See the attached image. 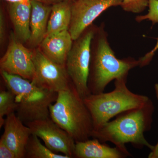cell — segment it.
<instances>
[{
    "instance_id": "cell-10",
    "label": "cell",
    "mask_w": 158,
    "mask_h": 158,
    "mask_svg": "<svg viewBox=\"0 0 158 158\" xmlns=\"http://www.w3.org/2000/svg\"><path fill=\"white\" fill-rule=\"evenodd\" d=\"M1 71L19 76L32 81L34 73L33 52L23 46L14 33H11L6 53L0 61Z\"/></svg>"
},
{
    "instance_id": "cell-21",
    "label": "cell",
    "mask_w": 158,
    "mask_h": 158,
    "mask_svg": "<svg viewBox=\"0 0 158 158\" xmlns=\"http://www.w3.org/2000/svg\"><path fill=\"white\" fill-rule=\"evenodd\" d=\"M0 158H17L2 137L0 139Z\"/></svg>"
},
{
    "instance_id": "cell-16",
    "label": "cell",
    "mask_w": 158,
    "mask_h": 158,
    "mask_svg": "<svg viewBox=\"0 0 158 158\" xmlns=\"http://www.w3.org/2000/svg\"><path fill=\"white\" fill-rule=\"evenodd\" d=\"M72 2H62L52 6L45 37L69 30L71 21Z\"/></svg>"
},
{
    "instance_id": "cell-23",
    "label": "cell",
    "mask_w": 158,
    "mask_h": 158,
    "mask_svg": "<svg viewBox=\"0 0 158 158\" xmlns=\"http://www.w3.org/2000/svg\"><path fill=\"white\" fill-rule=\"evenodd\" d=\"M6 35V23L5 15L2 10L0 11V43L2 44Z\"/></svg>"
},
{
    "instance_id": "cell-25",
    "label": "cell",
    "mask_w": 158,
    "mask_h": 158,
    "mask_svg": "<svg viewBox=\"0 0 158 158\" xmlns=\"http://www.w3.org/2000/svg\"><path fill=\"white\" fill-rule=\"evenodd\" d=\"M33 1L40 2L46 4V5H49V6H51H51H52V5H54V4L62 2H73L74 0H33Z\"/></svg>"
},
{
    "instance_id": "cell-4",
    "label": "cell",
    "mask_w": 158,
    "mask_h": 158,
    "mask_svg": "<svg viewBox=\"0 0 158 158\" xmlns=\"http://www.w3.org/2000/svg\"><path fill=\"white\" fill-rule=\"evenodd\" d=\"M1 73L6 88L15 95V114L24 123L50 117V106L56 102L58 93L39 88L19 76Z\"/></svg>"
},
{
    "instance_id": "cell-22",
    "label": "cell",
    "mask_w": 158,
    "mask_h": 158,
    "mask_svg": "<svg viewBox=\"0 0 158 158\" xmlns=\"http://www.w3.org/2000/svg\"><path fill=\"white\" fill-rule=\"evenodd\" d=\"M158 50V37L157 42L154 48L150 52L145 54L143 57H141L138 59L139 62V66L141 67L146 66L149 64L152 60L155 53Z\"/></svg>"
},
{
    "instance_id": "cell-6",
    "label": "cell",
    "mask_w": 158,
    "mask_h": 158,
    "mask_svg": "<svg viewBox=\"0 0 158 158\" xmlns=\"http://www.w3.org/2000/svg\"><path fill=\"white\" fill-rule=\"evenodd\" d=\"M98 28L91 25L74 40L65 62V68L71 81L83 99L90 94L88 84L91 43Z\"/></svg>"
},
{
    "instance_id": "cell-5",
    "label": "cell",
    "mask_w": 158,
    "mask_h": 158,
    "mask_svg": "<svg viewBox=\"0 0 158 158\" xmlns=\"http://www.w3.org/2000/svg\"><path fill=\"white\" fill-rule=\"evenodd\" d=\"M127 78L115 80V88L111 92L90 94L83 99L91 114L94 131L120 113L141 106L149 100L147 96L131 91L127 86Z\"/></svg>"
},
{
    "instance_id": "cell-11",
    "label": "cell",
    "mask_w": 158,
    "mask_h": 158,
    "mask_svg": "<svg viewBox=\"0 0 158 158\" xmlns=\"http://www.w3.org/2000/svg\"><path fill=\"white\" fill-rule=\"evenodd\" d=\"M2 136L4 141L14 152L17 158H24L26 145L32 133L30 128L15 113L6 116Z\"/></svg>"
},
{
    "instance_id": "cell-20",
    "label": "cell",
    "mask_w": 158,
    "mask_h": 158,
    "mask_svg": "<svg viewBox=\"0 0 158 158\" xmlns=\"http://www.w3.org/2000/svg\"><path fill=\"white\" fill-rule=\"evenodd\" d=\"M148 8L147 14L136 16L137 22L148 20L151 22L153 25L158 23V0H149Z\"/></svg>"
},
{
    "instance_id": "cell-17",
    "label": "cell",
    "mask_w": 158,
    "mask_h": 158,
    "mask_svg": "<svg viewBox=\"0 0 158 158\" xmlns=\"http://www.w3.org/2000/svg\"><path fill=\"white\" fill-rule=\"evenodd\" d=\"M25 158H70L65 155L53 152L41 143L38 137L32 134L26 146Z\"/></svg>"
},
{
    "instance_id": "cell-12",
    "label": "cell",
    "mask_w": 158,
    "mask_h": 158,
    "mask_svg": "<svg viewBox=\"0 0 158 158\" xmlns=\"http://www.w3.org/2000/svg\"><path fill=\"white\" fill-rule=\"evenodd\" d=\"M73 41L69 30L46 37L40 44L43 53L53 62L65 66Z\"/></svg>"
},
{
    "instance_id": "cell-18",
    "label": "cell",
    "mask_w": 158,
    "mask_h": 158,
    "mask_svg": "<svg viewBox=\"0 0 158 158\" xmlns=\"http://www.w3.org/2000/svg\"><path fill=\"white\" fill-rule=\"evenodd\" d=\"M17 104L15 95L10 90H1L0 92V128L4 126L5 117L15 113Z\"/></svg>"
},
{
    "instance_id": "cell-14",
    "label": "cell",
    "mask_w": 158,
    "mask_h": 158,
    "mask_svg": "<svg viewBox=\"0 0 158 158\" xmlns=\"http://www.w3.org/2000/svg\"><path fill=\"white\" fill-rule=\"evenodd\" d=\"M31 14L29 40L32 47L39 46L45 37L52 6L31 0Z\"/></svg>"
},
{
    "instance_id": "cell-1",
    "label": "cell",
    "mask_w": 158,
    "mask_h": 158,
    "mask_svg": "<svg viewBox=\"0 0 158 158\" xmlns=\"http://www.w3.org/2000/svg\"><path fill=\"white\" fill-rule=\"evenodd\" d=\"M154 110L153 103L149 99L141 106L122 112L114 120L93 131L91 138L103 143L111 142L127 153L131 154L125 146L127 143L138 149L147 147L152 150L154 146L147 141L144 134L151 129Z\"/></svg>"
},
{
    "instance_id": "cell-13",
    "label": "cell",
    "mask_w": 158,
    "mask_h": 158,
    "mask_svg": "<svg viewBox=\"0 0 158 158\" xmlns=\"http://www.w3.org/2000/svg\"><path fill=\"white\" fill-rule=\"evenodd\" d=\"M131 156L116 146L111 147L95 138L76 142L74 158H125Z\"/></svg>"
},
{
    "instance_id": "cell-19",
    "label": "cell",
    "mask_w": 158,
    "mask_h": 158,
    "mask_svg": "<svg viewBox=\"0 0 158 158\" xmlns=\"http://www.w3.org/2000/svg\"><path fill=\"white\" fill-rule=\"evenodd\" d=\"M149 0H123L120 7L125 11L139 14L148 7Z\"/></svg>"
},
{
    "instance_id": "cell-26",
    "label": "cell",
    "mask_w": 158,
    "mask_h": 158,
    "mask_svg": "<svg viewBox=\"0 0 158 158\" xmlns=\"http://www.w3.org/2000/svg\"><path fill=\"white\" fill-rule=\"evenodd\" d=\"M4 1H7V2H9V3H13L27 2V1H31V0H4Z\"/></svg>"
},
{
    "instance_id": "cell-9",
    "label": "cell",
    "mask_w": 158,
    "mask_h": 158,
    "mask_svg": "<svg viewBox=\"0 0 158 158\" xmlns=\"http://www.w3.org/2000/svg\"><path fill=\"white\" fill-rule=\"evenodd\" d=\"M123 0H74L71 3L72 17L69 31L73 40L107 9L120 6Z\"/></svg>"
},
{
    "instance_id": "cell-7",
    "label": "cell",
    "mask_w": 158,
    "mask_h": 158,
    "mask_svg": "<svg viewBox=\"0 0 158 158\" xmlns=\"http://www.w3.org/2000/svg\"><path fill=\"white\" fill-rule=\"evenodd\" d=\"M33 60L34 73L31 81L37 87L58 93L73 85L65 66L52 61L39 48L33 51Z\"/></svg>"
},
{
    "instance_id": "cell-24",
    "label": "cell",
    "mask_w": 158,
    "mask_h": 158,
    "mask_svg": "<svg viewBox=\"0 0 158 158\" xmlns=\"http://www.w3.org/2000/svg\"><path fill=\"white\" fill-rule=\"evenodd\" d=\"M154 89L156 97L158 101V83H156L155 85ZM148 158H158V141L156 144L154 145L153 149L151 151L149 154L148 155Z\"/></svg>"
},
{
    "instance_id": "cell-3",
    "label": "cell",
    "mask_w": 158,
    "mask_h": 158,
    "mask_svg": "<svg viewBox=\"0 0 158 158\" xmlns=\"http://www.w3.org/2000/svg\"><path fill=\"white\" fill-rule=\"evenodd\" d=\"M49 111L50 118L76 142L91 138L94 127L91 114L73 85L58 92Z\"/></svg>"
},
{
    "instance_id": "cell-15",
    "label": "cell",
    "mask_w": 158,
    "mask_h": 158,
    "mask_svg": "<svg viewBox=\"0 0 158 158\" xmlns=\"http://www.w3.org/2000/svg\"><path fill=\"white\" fill-rule=\"evenodd\" d=\"M31 1L10 3L9 13L15 34L22 42L29 41L31 36Z\"/></svg>"
},
{
    "instance_id": "cell-2",
    "label": "cell",
    "mask_w": 158,
    "mask_h": 158,
    "mask_svg": "<svg viewBox=\"0 0 158 158\" xmlns=\"http://www.w3.org/2000/svg\"><path fill=\"white\" fill-rule=\"evenodd\" d=\"M139 66L138 59H119L110 46L104 23L98 28L92 40L88 88L90 94L104 92L109 84L116 79L127 77L130 70Z\"/></svg>"
},
{
    "instance_id": "cell-8",
    "label": "cell",
    "mask_w": 158,
    "mask_h": 158,
    "mask_svg": "<svg viewBox=\"0 0 158 158\" xmlns=\"http://www.w3.org/2000/svg\"><path fill=\"white\" fill-rule=\"evenodd\" d=\"M25 124L30 128L32 135L41 139L53 152L74 158L75 141L50 117Z\"/></svg>"
}]
</instances>
